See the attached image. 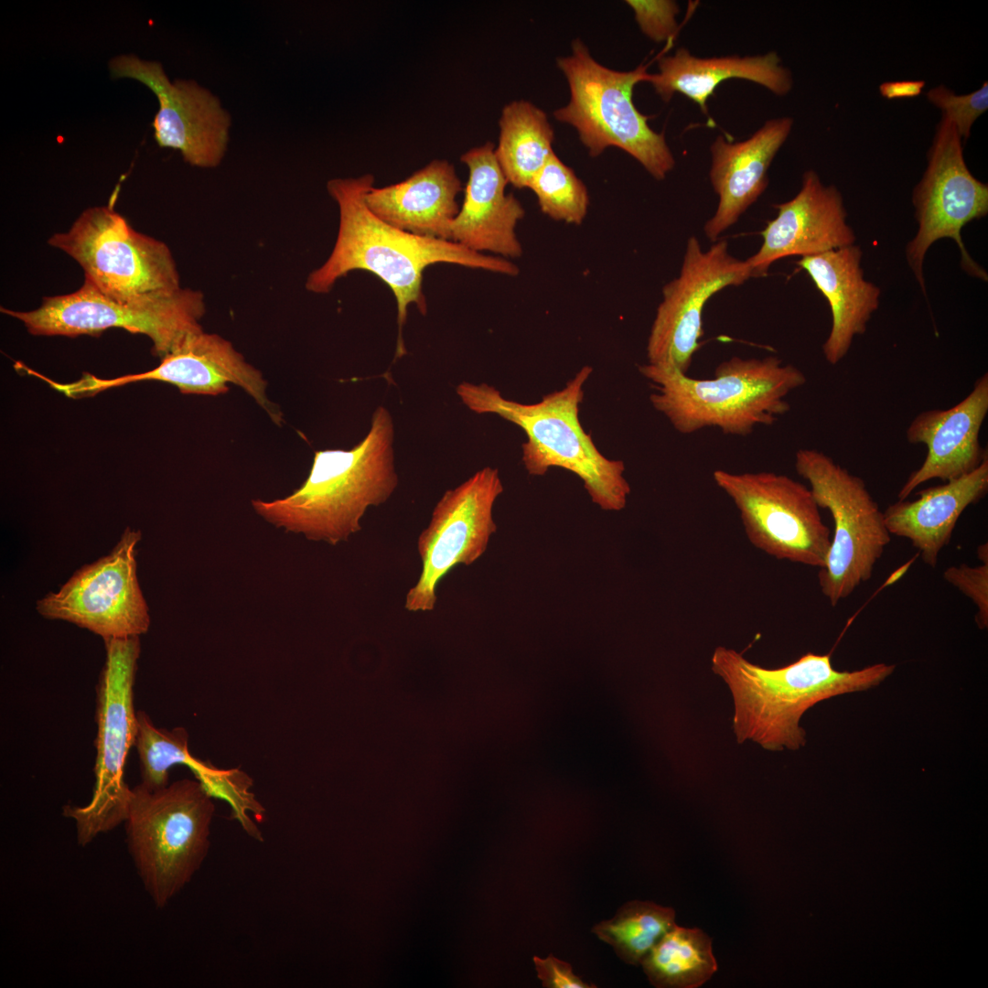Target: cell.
<instances>
[{
  "mask_svg": "<svg viewBox=\"0 0 988 988\" xmlns=\"http://www.w3.org/2000/svg\"><path fill=\"white\" fill-rule=\"evenodd\" d=\"M373 186L371 174L328 181V192L338 208V235L329 256L308 274L305 286L311 293L327 294L338 280L355 270L380 278L396 300L395 359H399L407 353L403 328L408 307L416 306L424 316L427 312L423 275L429 265L452 263L510 276L520 270L508 259L473 252L451 241L412 234L384 222L365 201Z\"/></svg>",
  "mask_w": 988,
  "mask_h": 988,
  "instance_id": "obj_1",
  "label": "cell"
},
{
  "mask_svg": "<svg viewBox=\"0 0 988 988\" xmlns=\"http://www.w3.org/2000/svg\"><path fill=\"white\" fill-rule=\"evenodd\" d=\"M393 442L392 417L381 405L361 441L350 449L316 451L299 488L273 500L254 499L252 507L274 527L309 541L347 542L360 531L367 510L386 502L398 486Z\"/></svg>",
  "mask_w": 988,
  "mask_h": 988,
  "instance_id": "obj_2",
  "label": "cell"
},
{
  "mask_svg": "<svg viewBox=\"0 0 988 988\" xmlns=\"http://www.w3.org/2000/svg\"><path fill=\"white\" fill-rule=\"evenodd\" d=\"M711 663L712 671L732 693L737 742L751 740L770 751L797 750L806 744L800 722L816 703L878 686L896 669L895 664L875 663L852 671H838L830 653L812 652L788 665L768 669L723 646L715 648Z\"/></svg>",
  "mask_w": 988,
  "mask_h": 988,
  "instance_id": "obj_3",
  "label": "cell"
},
{
  "mask_svg": "<svg viewBox=\"0 0 988 988\" xmlns=\"http://www.w3.org/2000/svg\"><path fill=\"white\" fill-rule=\"evenodd\" d=\"M593 371L585 365L559 390L534 403L504 398L487 383L462 381L456 392L472 412L492 413L516 424L525 433L522 463L530 476H543L551 467L576 475L591 500L604 510H623L630 494L624 477L625 464L607 458L596 446L579 420L583 386Z\"/></svg>",
  "mask_w": 988,
  "mask_h": 988,
  "instance_id": "obj_4",
  "label": "cell"
},
{
  "mask_svg": "<svg viewBox=\"0 0 988 988\" xmlns=\"http://www.w3.org/2000/svg\"><path fill=\"white\" fill-rule=\"evenodd\" d=\"M639 371L654 390L650 395L653 408L682 435L715 427L746 436L756 426L772 425L790 410L786 397L807 381L799 368L776 356H733L717 365L712 379H694L649 363L639 365Z\"/></svg>",
  "mask_w": 988,
  "mask_h": 988,
  "instance_id": "obj_5",
  "label": "cell"
},
{
  "mask_svg": "<svg viewBox=\"0 0 988 988\" xmlns=\"http://www.w3.org/2000/svg\"><path fill=\"white\" fill-rule=\"evenodd\" d=\"M213 796L198 779L151 790L132 789L124 827L129 854L156 907H166L193 878L210 847Z\"/></svg>",
  "mask_w": 988,
  "mask_h": 988,
  "instance_id": "obj_6",
  "label": "cell"
},
{
  "mask_svg": "<svg viewBox=\"0 0 988 988\" xmlns=\"http://www.w3.org/2000/svg\"><path fill=\"white\" fill-rule=\"evenodd\" d=\"M565 76L570 99L553 112L554 118L573 126L590 156L616 146L635 158L655 179L662 180L675 166L664 134L651 129L649 116L633 102V89L647 81V67L619 71L598 63L580 40L572 53L557 59Z\"/></svg>",
  "mask_w": 988,
  "mask_h": 988,
  "instance_id": "obj_7",
  "label": "cell"
},
{
  "mask_svg": "<svg viewBox=\"0 0 988 988\" xmlns=\"http://www.w3.org/2000/svg\"><path fill=\"white\" fill-rule=\"evenodd\" d=\"M104 644L105 662L96 687L93 794L85 806L63 808V815L75 822L77 841L81 846L124 822L132 795V789L124 781V766L134 746L137 728L134 685L140 639H107Z\"/></svg>",
  "mask_w": 988,
  "mask_h": 988,
  "instance_id": "obj_8",
  "label": "cell"
},
{
  "mask_svg": "<svg viewBox=\"0 0 988 988\" xmlns=\"http://www.w3.org/2000/svg\"><path fill=\"white\" fill-rule=\"evenodd\" d=\"M206 311L203 294L182 288L148 300L123 302L102 293L84 279L76 291L46 296L39 307L1 312L21 321L34 336H96L109 328H122L146 336L160 359L188 337L203 331L199 323Z\"/></svg>",
  "mask_w": 988,
  "mask_h": 988,
  "instance_id": "obj_9",
  "label": "cell"
},
{
  "mask_svg": "<svg viewBox=\"0 0 988 988\" xmlns=\"http://www.w3.org/2000/svg\"><path fill=\"white\" fill-rule=\"evenodd\" d=\"M795 469L809 482L819 508L832 517L831 547L818 580L822 595L835 607L872 577L891 535L862 478L825 453L809 448L796 452Z\"/></svg>",
  "mask_w": 988,
  "mask_h": 988,
  "instance_id": "obj_10",
  "label": "cell"
},
{
  "mask_svg": "<svg viewBox=\"0 0 988 988\" xmlns=\"http://www.w3.org/2000/svg\"><path fill=\"white\" fill-rule=\"evenodd\" d=\"M48 243L76 261L84 279L119 301H145L181 287L168 246L133 229L109 206L85 209Z\"/></svg>",
  "mask_w": 988,
  "mask_h": 988,
  "instance_id": "obj_11",
  "label": "cell"
},
{
  "mask_svg": "<svg viewBox=\"0 0 988 988\" xmlns=\"http://www.w3.org/2000/svg\"><path fill=\"white\" fill-rule=\"evenodd\" d=\"M713 478L736 507L753 546L779 560L825 565L832 534L810 488L767 471L716 469Z\"/></svg>",
  "mask_w": 988,
  "mask_h": 988,
  "instance_id": "obj_12",
  "label": "cell"
},
{
  "mask_svg": "<svg viewBox=\"0 0 988 988\" xmlns=\"http://www.w3.org/2000/svg\"><path fill=\"white\" fill-rule=\"evenodd\" d=\"M962 143L955 125L941 116L928 152V166L913 190L918 228L907 245L906 255L926 295L924 259L929 247L944 238L957 243L961 268L969 275L987 281L986 272L970 256L961 238L967 223L988 213V186L969 170Z\"/></svg>",
  "mask_w": 988,
  "mask_h": 988,
  "instance_id": "obj_13",
  "label": "cell"
},
{
  "mask_svg": "<svg viewBox=\"0 0 988 988\" xmlns=\"http://www.w3.org/2000/svg\"><path fill=\"white\" fill-rule=\"evenodd\" d=\"M503 489L499 470L486 467L443 494L418 538L422 569L406 594L405 609L434 610L441 580L455 566L470 565L482 556L497 531L492 511Z\"/></svg>",
  "mask_w": 988,
  "mask_h": 988,
  "instance_id": "obj_14",
  "label": "cell"
},
{
  "mask_svg": "<svg viewBox=\"0 0 988 988\" xmlns=\"http://www.w3.org/2000/svg\"><path fill=\"white\" fill-rule=\"evenodd\" d=\"M140 540L139 531L126 528L109 554L82 566L58 592L38 600L39 614L73 623L103 640L145 633L150 615L137 578Z\"/></svg>",
  "mask_w": 988,
  "mask_h": 988,
  "instance_id": "obj_15",
  "label": "cell"
},
{
  "mask_svg": "<svg viewBox=\"0 0 988 988\" xmlns=\"http://www.w3.org/2000/svg\"><path fill=\"white\" fill-rule=\"evenodd\" d=\"M751 277L749 264L729 253L727 241H716L703 252L699 240L691 236L679 275L662 288L647 343L648 363L688 374L702 346V315L707 301Z\"/></svg>",
  "mask_w": 988,
  "mask_h": 988,
  "instance_id": "obj_16",
  "label": "cell"
},
{
  "mask_svg": "<svg viewBox=\"0 0 988 988\" xmlns=\"http://www.w3.org/2000/svg\"><path fill=\"white\" fill-rule=\"evenodd\" d=\"M109 68L114 78H132L156 96L159 110L152 126L161 147L180 151L184 160L199 167H215L224 157L231 116L220 100L194 81L171 82L162 65L134 55L113 58Z\"/></svg>",
  "mask_w": 988,
  "mask_h": 988,
  "instance_id": "obj_17",
  "label": "cell"
},
{
  "mask_svg": "<svg viewBox=\"0 0 988 988\" xmlns=\"http://www.w3.org/2000/svg\"><path fill=\"white\" fill-rule=\"evenodd\" d=\"M160 360L150 370L113 379L84 373L76 381L61 383L60 390L68 397L79 398L132 382L156 381L176 386L183 394L217 396L226 393L232 383L254 399L275 424H281L282 413L267 398L262 372L221 336L204 330L196 333Z\"/></svg>",
  "mask_w": 988,
  "mask_h": 988,
  "instance_id": "obj_18",
  "label": "cell"
},
{
  "mask_svg": "<svg viewBox=\"0 0 988 988\" xmlns=\"http://www.w3.org/2000/svg\"><path fill=\"white\" fill-rule=\"evenodd\" d=\"M774 208L778 214L761 231L759 250L746 260L752 277L765 276L770 265L784 257L816 255L855 242L841 192L824 185L813 170L804 172L793 199Z\"/></svg>",
  "mask_w": 988,
  "mask_h": 988,
  "instance_id": "obj_19",
  "label": "cell"
},
{
  "mask_svg": "<svg viewBox=\"0 0 988 988\" xmlns=\"http://www.w3.org/2000/svg\"><path fill=\"white\" fill-rule=\"evenodd\" d=\"M988 413V373L978 378L967 396L949 409L919 413L906 431L908 443L922 444L927 456L897 494L907 498L921 484L958 478L976 469L988 457L981 446L980 431Z\"/></svg>",
  "mask_w": 988,
  "mask_h": 988,
  "instance_id": "obj_20",
  "label": "cell"
},
{
  "mask_svg": "<svg viewBox=\"0 0 988 988\" xmlns=\"http://www.w3.org/2000/svg\"><path fill=\"white\" fill-rule=\"evenodd\" d=\"M491 142L465 152L460 160L468 169L464 200L451 223V242L499 257L518 258L522 246L516 226L525 211L513 194L495 156Z\"/></svg>",
  "mask_w": 988,
  "mask_h": 988,
  "instance_id": "obj_21",
  "label": "cell"
},
{
  "mask_svg": "<svg viewBox=\"0 0 988 988\" xmlns=\"http://www.w3.org/2000/svg\"><path fill=\"white\" fill-rule=\"evenodd\" d=\"M792 126V118L780 117L768 120L744 141L733 143L723 135L714 139L709 176L718 205L703 226L710 241L716 242L765 191L768 170Z\"/></svg>",
  "mask_w": 988,
  "mask_h": 988,
  "instance_id": "obj_22",
  "label": "cell"
},
{
  "mask_svg": "<svg viewBox=\"0 0 988 988\" xmlns=\"http://www.w3.org/2000/svg\"><path fill=\"white\" fill-rule=\"evenodd\" d=\"M862 255L861 248L852 244L801 257L797 262L830 306L832 327L822 344V353L831 365L847 355L854 338L865 332L879 306L881 291L864 278Z\"/></svg>",
  "mask_w": 988,
  "mask_h": 988,
  "instance_id": "obj_23",
  "label": "cell"
},
{
  "mask_svg": "<svg viewBox=\"0 0 988 988\" xmlns=\"http://www.w3.org/2000/svg\"><path fill=\"white\" fill-rule=\"evenodd\" d=\"M462 183L455 166L435 159L398 183L367 192L368 208L384 222L412 234L450 241L451 223L459 211Z\"/></svg>",
  "mask_w": 988,
  "mask_h": 988,
  "instance_id": "obj_24",
  "label": "cell"
},
{
  "mask_svg": "<svg viewBox=\"0 0 988 988\" xmlns=\"http://www.w3.org/2000/svg\"><path fill=\"white\" fill-rule=\"evenodd\" d=\"M987 492L988 457L967 475L917 492L914 500L888 505L883 511L886 529L890 535L908 540L924 564L935 567L961 515Z\"/></svg>",
  "mask_w": 988,
  "mask_h": 988,
  "instance_id": "obj_25",
  "label": "cell"
},
{
  "mask_svg": "<svg viewBox=\"0 0 988 988\" xmlns=\"http://www.w3.org/2000/svg\"><path fill=\"white\" fill-rule=\"evenodd\" d=\"M659 72L650 74L656 93L669 102L673 94L681 93L699 105L707 115V101L715 88L729 79H743L756 82L776 95L789 93L793 86L789 70L785 68L776 52L764 55H738L699 58L685 48L673 55L661 56Z\"/></svg>",
  "mask_w": 988,
  "mask_h": 988,
  "instance_id": "obj_26",
  "label": "cell"
},
{
  "mask_svg": "<svg viewBox=\"0 0 988 988\" xmlns=\"http://www.w3.org/2000/svg\"><path fill=\"white\" fill-rule=\"evenodd\" d=\"M499 124L496 159L508 183L516 188H529L554 154L553 126L542 110L524 100L505 105Z\"/></svg>",
  "mask_w": 988,
  "mask_h": 988,
  "instance_id": "obj_27",
  "label": "cell"
},
{
  "mask_svg": "<svg viewBox=\"0 0 988 988\" xmlns=\"http://www.w3.org/2000/svg\"><path fill=\"white\" fill-rule=\"evenodd\" d=\"M640 964L650 983L659 988H698L717 971L711 939L700 929L677 924Z\"/></svg>",
  "mask_w": 988,
  "mask_h": 988,
  "instance_id": "obj_28",
  "label": "cell"
},
{
  "mask_svg": "<svg viewBox=\"0 0 988 988\" xmlns=\"http://www.w3.org/2000/svg\"><path fill=\"white\" fill-rule=\"evenodd\" d=\"M136 719L134 746L139 756L141 784L146 789L155 790L167 786L169 770L175 765L188 766L204 785L218 777L220 768L190 754L188 734L184 727L158 728L142 710L136 712Z\"/></svg>",
  "mask_w": 988,
  "mask_h": 988,
  "instance_id": "obj_29",
  "label": "cell"
},
{
  "mask_svg": "<svg viewBox=\"0 0 988 988\" xmlns=\"http://www.w3.org/2000/svg\"><path fill=\"white\" fill-rule=\"evenodd\" d=\"M676 925L675 911L650 901L634 900L593 928L626 963L640 964L659 940Z\"/></svg>",
  "mask_w": 988,
  "mask_h": 988,
  "instance_id": "obj_30",
  "label": "cell"
},
{
  "mask_svg": "<svg viewBox=\"0 0 988 988\" xmlns=\"http://www.w3.org/2000/svg\"><path fill=\"white\" fill-rule=\"evenodd\" d=\"M529 188L535 194L541 210L554 220L579 225L587 214L586 187L555 153L535 175Z\"/></svg>",
  "mask_w": 988,
  "mask_h": 988,
  "instance_id": "obj_31",
  "label": "cell"
},
{
  "mask_svg": "<svg viewBox=\"0 0 988 988\" xmlns=\"http://www.w3.org/2000/svg\"><path fill=\"white\" fill-rule=\"evenodd\" d=\"M927 98L941 111V116L955 125L962 140L966 141L974 122L988 109V83L984 81L980 89L962 95L940 84L927 92Z\"/></svg>",
  "mask_w": 988,
  "mask_h": 988,
  "instance_id": "obj_32",
  "label": "cell"
},
{
  "mask_svg": "<svg viewBox=\"0 0 988 988\" xmlns=\"http://www.w3.org/2000/svg\"><path fill=\"white\" fill-rule=\"evenodd\" d=\"M635 19L649 38L655 42L670 41L677 32L678 5L670 0H628Z\"/></svg>",
  "mask_w": 988,
  "mask_h": 988,
  "instance_id": "obj_33",
  "label": "cell"
},
{
  "mask_svg": "<svg viewBox=\"0 0 988 988\" xmlns=\"http://www.w3.org/2000/svg\"><path fill=\"white\" fill-rule=\"evenodd\" d=\"M944 579L970 598L976 607L975 622L981 629L988 626V563L977 566L967 564L945 569Z\"/></svg>",
  "mask_w": 988,
  "mask_h": 988,
  "instance_id": "obj_34",
  "label": "cell"
},
{
  "mask_svg": "<svg viewBox=\"0 0 988 988\" xmlns=\"http://www.w3.org/2000/svg\"><path fill=\"white\" fill-rule=\"evenodd\" d=\"M537 976L547 988H592L576 975L572 966L553 955L546 958L533 957Z\"/></svg>",
  "mask_w": 988,
  "mask_h": 988,
  "instance_id": "obj_35",
  "label": "cell"
},
{
  "mask_svg": "<svg viewBox=\"0 0 988 988\" xmlns=\"http://www.w3.org/2000/svg\"><path fill=\"white\" fill-rule=\"evenodd\" d=\"M925 84L920 80L886 81L879 85V92L887 100L913 98L922 92Z\"/></svg>",
  "mask_w": 988,
  "mask_h": 988,
  "instance_id": "obj_36",
  "label": "cell"
},
{
  "mask_svg": "<svg viewBox=\"0 0 988 988\" xmlns=\"http://www.w3.org/2000/svg\"><path fill=\"white\" fill-rule=\"evenodd\" d=\"M987 542L979 545L977 548V557L982 563H988V546Z\"/></svg>",
  "mask_w": 988,
  "mask_h": 988,
  "instance_id": "obj_37",
  "label": "cell"
}]
</instances>
